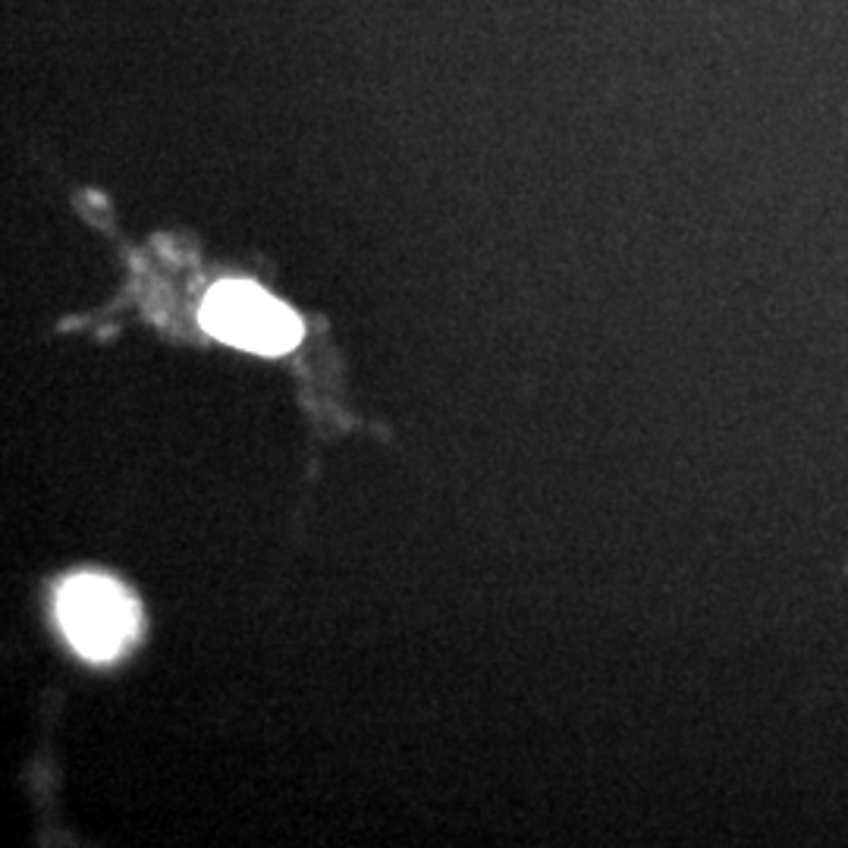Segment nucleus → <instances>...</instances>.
<instances>
[{"label":"nucleus","instance_id":"f257e3e1","mask_svg":"<svg viewBox=\"0 0 848 848\" xmlns=\"http://www.w3.org/2000/svg\"><path fill=\"white\" fill-rule=\"evenodd\" d=\"M64 635L89 660H114L136 638L139 604L107 575H72L57 594Z\"/></svg>","mask_w":848,"mask_h":848},{"label":"nucleus","instance_id":"f03ea898","mask_svg":"<svg viewBox=\"0 0 848 848\" xmlns=\"http://www.w3.org/2000/svg\"><path fill=\"white\" fill-rule=\"evenodd\" d=\"M202 328L211 336L261 355H283L299 346L302 321L255 283L214 286L202 306Z\"/></svg>","mask_w":848,"mask_h":848}]
</instances>
